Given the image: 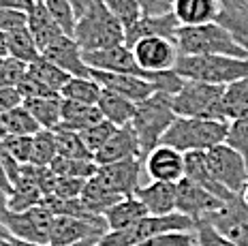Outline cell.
Segmentation results:
<instances>
[{"label": "cell", "mask_w": 248, "mask_h": 246, "mask_svg": "<svg viewBox=\"0 0 248 246\" xmlns=\"http://www.w3.org/2000/svg\"><path fill=\"white\" fill-rule=\"evenodd\" d=\"M73 39L86 52H99L122 45L126 39V30L116 19L103 0H92L90 7L77 17Z\"/></svg>", "instance_id": "6da1fadb"}, {"label": "cell", "mask_w": 248, "mask_h": 246, "mask_svg": "<svg viewBox=\"0 0 248 246\" xmlns=\"http://www.w3.org/2000/svg\"><path fill=\"white\" fill-rule=\"evenodd\" d=\"M175 45L184 56H233L248 58V52L240 45L229 28L218 22L203 26H180L175 32Z\"/></svg>", "instance_id": "7a4b0ae2"}, {"label": "cell", "mask_w": 248, "mask_h": 246, "mask_svg": "<svg viewBox=\"0 0 248 246\" xmlns=\"http://www.w3.org/2000/svg\"><path fill=\"white\" fill-rule=\"evenodd\" d=\"M178 114L173 111V96L165 94V92H154L146 101L137 103L135 118H133L131 126L135 131L139 146H141L143 161L156 146H161L165 133L175 122Z\"/></svg>", "instance_id": "3957f363"}, {"label": "cell", "mask_w": 248, "mask_h": 246, "mask_svg": "<svg viewBox=\"0 0 248 246\" xmlns=\"http://www.w3.org/2000/svg\"><path fill=\"white\" fill-rule=\"evenodd\" d=\"M175 73L184 79L205 81L214 86H229L248 77V58L233 56H178Z\"/></svg>", "instance_id": "277c9868"}, {"label": "cell", "mask_w": 248, "mask_h": 246, "mask_svg": "<svg viewBox=\"0 0 248 246\" xmlns=\"http://www.w3.org/2000/svg\"><path fill=\"white\" fill-rule=\"evenodd\" d=\"M229 122L220 120H205V118H182L178 116L175 122L169 126V131L163 137V146H171L186 152H208L212 148L225 143Z\"/></svg>", "instance_id": "5b68a950"}, {"label": "cell", "mask_w": 248, "mask_h": 246, "mask_svg": "<svg viewBox=\"0 0 248 246\" xmlns=\"http://www.w3.org/2000/svg\"><path fill=\"white\" fill-rule=\"evenodd\" d=\"M171 231H195V220L182 212L165 214V216H146L139 223L131 225L120 231H107L103 238L94 242V246H137L146 242L148 238H154L158 233Z\"/></svg>", "instance_id": "8992f818"}, {"label": "cell", "mask_w": 248, "mask_h": 246, "mask_svg": "<svg viewBox=\"0 0 248 246\" xmlns=\"http://www.w3.org/2000/svg\"><path fill=\"white\" fill-rule=\"evenodd\" d=\"M227 86L186 79L182 90L173 96V111L182 118H205L227 122L223 109V94Z\"/></svg>", "instance_id": "52a82bcc"}, {"label": "cell", "mask_w": 248, "mask_h": 246, "mask_svg": "<svg viewBox=\"0 0 248 246\" xmlns=\"http://www.w3.org/2000/svg\"><path fill=\"white\" fill-rule=\"evenodd\" d=\"M54 216L56 214L45 206H34L30 210H24V212H9L0 223L17 240H24V242H30V244L49 246Z\"/></svg>", "instance_id": "ba28073f"}, {"label": "cell", "mask_w": 248, "mask_h": 246, "mask_svg": "<svg viewBox=\"0 0 248 246\" xmlns=\"http://www.w3.org/2000/svg\"><path fill=\"white\" fill-rule=\"evenodd\" d=\"M205 154H208V165L216 182H220L227 191L235 195L244 191L248 182V161L240 152H235L227 143H220V146L208 150Z\"/></svg>", "instance_id": "9c48e42d"}, {"label": "cell", "mask_w": 248, "mask_h": 246, "mask_svg": "<svg viewBox=\"0 0 248 246\" xmlns=\"http://www.w3.org/2000/svg\"><path fill=\"white\" fill-rule=\"evenodd\" d=\"M109 229L103 216L79 218V216H54L49 246H77L103 238Z\"/></svg>", "instance_id": "30bf717a"}, {"label": "cell", "mask_w": 248, "mask_h": 246, "mask_svg": "<svg viewBox=\"0 0 248 246\" xmlns=\"http://www.w3.org/2000/svg\"><path fill=\"white\" fill-rule=\"evenodd\" d=\"M205 223H210L235 246H248V203L242 199V195L227 199L225 206L218 212L210 214Z\"/></svg>", "instance_id": "8fae6325"}, {"label": "cell", "mask_w": 248, "mask_h": 246, "mask_svg": "<svg viewBox=\"0 0 248 246\" xmlns=\"http://www.w3.org/2000/svg\"><path fill=\"white\" fill-rule=\"evenodd\" d=\"M175 206H178V212H182L193 218L195 223H199V220L208 218L210 214L218 212L225 206V201L220 197H216L214 193H210L208 188H203L201 184L188 180V178H182L175 184Z\"/></svg>", "instance_id": "7c38bea8"}, {"label": "cell", "mask_w": 248, "mask_h": 246, "mask_svg": "<svg viewBox=\"0 0 248 246\" xmlns=\"http://www.w3.org/2000/svg\"><path fill=\"white\" fill-rule=\"evenodd\" d=\"M84 60L90 69L94 71H109V73H124V75H137V77L150 81L152 71H143L137 64L135 54L126 43L116 45L109 49H99V52H86Z\"/></svg>", "instance_id": "4fadbf2b"}, {"label": "cell", "mask_w": 248, "mask_h": 246, "mask_svg": "<svg viewBox=\"0 0 248 246\" xmlns=\"http://www.w3.org/2000/svg\"><path fill=\"white\" fill-rule=\"evenodd\" d=\"M141 165L143 158H126V161L109 163V165H99V171H96L94 178L113 195L131 197L139 188Z\"/></svg>", "instance_id": "5bb4252c"}, {"label": "cell", "mask_w": 248, "mask_h": 246, "mask_svg": "<svg viewBox=\"0 0 248 246\" xmlns=\"http://www.w3.org/2000/svg\"><path fill=\"white\" fill-rule=\"evenodd\" d=\"M133 54H135L137 64L143 71H167L173 69L178 62L180 49L173 39L163 37H150L133 45Z\"/></svg>", "instance_id": "9a60e30c"}, {"label": "cell", "mask_w": 248, "mask_h": 246, "mask_svg": "<svg viewBox=\"0 0 248 246\" xmlns=\"http://www.w3.org/2000/svg\"><path fill=\"white\" fill-rule=\"evenodd\" d=\"M152 182L178 184L184 178V154L171 146H156L143 161Z\"/></svg>", "instance_id": "2e32d148"}, {"label": "cell", "mask_w": 248, "mask_h": 246, "mask_svg": "<svg viewBox=\"0 0 248 246\" xmlns=\"http://www.w3.org/2000/svg\"><path fill=\"white\" fill-rule=\"evenodd\" d=\"M41 56L60 66L62 71H66L71 77H90V66L84 60V49L69 34H62L60 39H56Z\"/></svg>", "instance_id": "e0dca14e"}, {"label": "cell", "mask_w": 248, "mask_h": 246, "mask_svg": "<svg viewBox=\"0 0 248 246\" xmlns=\"http://www.w3.org/2000/svg\"><path fill=\"white\" fill-rule=\"evenodd\" d=\"M90 75L94 77L105 90H111L133 103H141L148 96L154 94V86L150 81L137 77V75H124V73H109V71H94L90 69Z\"/></svg>", "instance_id": "ac0fdd59"}, {"label": "cell", "mask_w": 248, "mask_h": 246, "mask_svg": "<svg viewBox=\"0 0 248 246\" xmlns=\"http://www.w3.org/2000/svg\"><path fill=\"white\" fill-rule=\"evenodd\" d=\"M182 24L178 22V17L171 13H165V15H141L133 26L126 28V39L124 43L128 47H133L135 43L150 37H163V39H173L178 28Z\"/></svg>", "instance_id": "d6986e66"}, {"label": "cell", "mask_w": 248, "mask_h": 246, "mask_svg": "<svg viewBox=\"0 0 248 246\" xmlns=\"http://www.w3.org/2000/svg\"><path fill=\"white\" fill-rule=\"evenodd\" d=\"M126 158H143L141 146H139V139L131 124L116 129L111 139L94 154V163L96 165H109V163L126 161Z\"/></svg>", "instance_id": "ffe728a7"}, {"label": "cell", "mask_w": 248, "mask_h": 246, "mask_svg": "<svg viewBox=\"0 0 248 246\" xmlns=\"http://www.w3.org/2000/svg\"><path fill=\"white\" fill-rule=\"evenodd\" d=\"M220 0H175L173 15L182 26H203L210 22H218L223 15Z\"/></svg>", "instance_id": "44dd1931"}, {"label": "cell", "mask_w": 248, "mask_h": 246, "mask_svg": "<svg viewBox=\"0 0 248 246\" xmlns=\"http://www.w3.org/2000/svg\"><path fill=\"white\" fill-rule=\"evenodd\" d=\"M28 30L34 37V43H37L41 54H43L56 39H60L62 34H66L43 2H37L28 11Z\"/></svg>", "instance_id": "7402d4cb"}, {"label": "cell", "mask_w": 248, "mask_h": 246, "mask_svg": "<svg viewBox=\"0 0 248 246\" xmlns=\"http://www.w3.org/2000/svg\"><path fill=\"white\" fill-rule=\"evenodd\" d=\"M135 197L141 199V203L152 216H165V214L178 212L175 184L171 182H150L146 186H139Z\"/></svg>", "instance_id": "603a6c76"}, {"label": "cell", "mask_w": 248, "mask_h": 246, "mask_svg": "<svg viewBox=\"0 0 248 246\" xmlns=\"http://www.w3.org/2000/svg\"><path fill=\"white\" fill-rule=\"evenodd\" d=\"M146 216H150V212L141 203V199H137L135 195H131V197H122L116 206H111L103 218H105L109 231H120V229L131 227V225L139 223V220L146 218Z\"/></svg>", "instance_id": "cb8c5ba5"}, {"label": "cell", "mask_w": 248, "mask_h": 246, "mask_svg": "<svg viewBox=\"0 0 248 246\" xmlns=\"http://www.w3.org/2000/svg\"><path fill=\"white\" fill-rule=\"evenodd\" d=\"M101 120H105L101 114V109L96 105H86L77 103V101L62 99V129H69L75 133H84L90 126L99 124Z\"/></svg>", "instance_id": "d4e9b609"}, {"label": "cell", "mask_w": 248, "mask_h": 246, "mask_svg": "<svg viewBox=\"0 0 248 246\" xmlns=\"http://www.w3.org/2000/svg\"><path fill=\"white\" fill-rule=\"evenodd\" d=\"M96 107L101 109V114H103V118H105L107 122H111V124H116L118 129H120V126H126V124H131L133 122L137 103H133V101L124 99V96L116 94V92L103 88L101 99H99V103H96Z\"/></svg>", "instance_id": "484cf974"}, {"label": "cell", "mask_w": 248, "mask_h": 246, "mask_svg": "<svg viewBox=\"0 0 248 246\" xmlns=\"http://www.w3.org/2000/svg\"><path fill=\"white\" fill-rule=\"evenodd\" d=\"M24 107L32 114V118L39 122L41 129L54 131L62 122V96H41V99H26Z\"/></svg>", "instance_id": "4316f807"}, {"label": "cell", "mask_w": 248, "mask_h": 246, "mask_svg": "<svg viewBox=\"0 0 248 246\" xmlns=\"http://www.w3.org/2000/svg\"><path fill=\"white\" fill-rule=\"evenodd\" d=\"M223 7L218 24L229 28L231 34L248 52V0H227Z\"/></svg>", "instance_id": "83f0119b"}, {"label": "cell", "mask_w": 248, "mask_h": 246, "mask_svg": "<svg viewBox=\"0 0 248 246\" xmlns=\"http://www.w3.org/2000/svg\"><path fill=\"white\" fill-rule=\"evenodd\" d=\"M81 203L90 214L94 216H105V212L111 206H116L120 201V195H113L111 191H107L103 184L96 180V178H90L84 186V193H81Z\"/></svg>", "instance_id": "f1b7e54d"}, {"label": "cell", "mask_w": 248, "mask_h": 246, "mask_svg": "<svg viewBox=\"0 0 248 246\" xmlns=\"http://www.w3.org/2000/svg\"><path fill=\"white\" fill-rule=\"evenodd\" d=\"M41 131L39 122L32 118L24 105H19L17 109L9 111V114L0 116V135L4 137H19V135H37Z\"/></svg>", "instance_id": "f546056e"}, {"label": "cell", "mask_w": 248, "mask_h": 246, "mask_svg": "<svg viewBox=\"0 0 248 246\" xmlns=\"http://www.w3.org/2000/svg\"><path fill=\"white\" fill-rule=\"evenodd\" d=\"M103 86L94 77H71L69 84L62 88L60 96L69 101H77V103H86V105H96L101 99Z\"/></svg>", "instance_id": "4dcf8cb0"}, {"label": "cell", "mask_w": 248, "mask_h": 246, "mask_svg": "<svg viewBox=\"0 0 248 246\" xmlns=\"http://www.w3.org/2000/svg\"><path fill=\"white\" fill-rule=\"evenodd\" d=\"M223 109L227 122L237 120L242 116H248V77L233 81L225 88L223 94Z\"/></svg>", "instance_id": "1f68e13d"}, {"label": "cell", "mask_w": 248, "mask_h": 246, "mask_svg": "<svg viewBox=\"0 0 248 246\" xmlns=\"http://www.w3.org/2000/svg\"><path fill=\"white\" fill-rule=\"evenodd\" d=\"M28 73L34 75L39 81H43V84L47 86L51 92H56V94H60L62 88H64L71 79V75L66 73V71H62L60 66L49 62V60L43 58V56H41L39 60H34L32 64H28Z\"/></svg>", "instance_id": "d6a6232c"}, {"label": "cell", "mask_w": 248, "mask_h": 246, "mask_svg": "<svg viewBox=\"0 0 248 246\" xmlns=\"http://www.w3.org/2000/svg\"><path fill=\"white\" fill-rule=\"evenodd\" d=\"M49 169L60 178H81V180H90L96 176L99 165L92 158H66L58 156L49 165Z\"/></svg>", "instance_id": "836d02e7"}, {"label": "cell", "mask_w": 248, "mask_h": 246, "mask_svg": "<svg viewBox=\"0 0 248 246\" xmlns=\"http://www.w3.org/2000/svg\"><path fill=\"white\" fill-rule=\"evenodd\" d=\"M9 56L22 60L26 64H32L34 60L41 58V52L37 43H34V37L30 34L28 26L15 30V32H9Z\"/></svg>", "instance_id": "e575fe53"}, {"label": "cell", "mask_w": 248, "mask_h": 246, "mask_svg": "<svg viewBox=\"0 0 248 246\" xmlns=\"http://www.w3.org/2000/svg\"><path fill=\"white\" fill-rule=\"evenodd\" d=\"M56 133V143H58V156H66V158H92L90 150L86 148L84 139H81V133L69 131V129H54Z\"/></svg>", "instance_id": "d590c367"}, {"label": "cell", "mask_w": 248, "mask_h": 246, "mask_svg": "<svg viewBox=\"0 0 248 246\" xmlns=\"http://www.w3.org/2000/svg\"><path fill=\"white\" fill-rule=\"evenodd\" d=\"M58 158V143H56V133L41 129L34 135V150H32V165L49 167Z\"/></svg>", "instance_id": "8d00e7d4"}, {"label": "cell", "mask_w": 248, "mask_h": 246, "mask_svg": "<svg viewBox=\"0 0 248 246\" xmlns=\"http://www.w3.org/2000/svg\"><path fill=\"white\" fill-rule=\"evenodd\" d=\"M0 148L7 152L13 161L19 165L32 163V150H34V135H19V137H4L0 139Z\"/></svg>", "instance_id": "74e56055"}, {"label": "cell", "mask_w": 248, "mask_h": 246, "mask_svg": "<svg viewBox=\"0 0 248 246\" xmlns=\"http://www.w3.org/2000/svg\"><path fill=\"white\" fill-rule=\"evenodd\" d=\"M116 129H118L116 124H111V122H107V120H101L99 124L90 126V129H86L84 133H81V139H84L86 148L90 150L92 156H94L96 152L111 139V135L116 133Z\"/></svg>", "instance_id": "f35d334b"}, {"label": "cell", "mask_w": 248, "mask_h": 246, "mask_svg": "<svg viewBox=\"0 0 248 246\" xmlns=\"http://www.w3.org/2000/svg\"><path fill=\"white\" fill-rule=\"evenodd\" d=\"M103 2H105V7L116 15V19L124 26V30L128 26H133V24L143 15L137 0H103Z\"/></svg>", "instance_id": "ab89813d"}, {"label": "cell", "mask_w": 248, "mask_h": 246, "mask_svg": "<svg viewBox=\"0 0 248 246\" xmlns=\"http://www.w3.org/2000/svg\"><path fill=\"white\" fill-rule=\"evenodd\" d=\"M225 143L229 148H233L235 152H240L248 161V116H242V118H237V120L229 122Z\"/></svg>", "instance_id": "60d3db41"}, {"label": "cell", "mask_w": 248, "mask_h": 246, "mask_svg": "<svg viewBox=\"0 0 248 246\" xmlns=\"http://www.w3.org/2000/svg\"><path fill=\"white\" fill-rule=\"evenodd\" d=\"M28 73V64L17 58H4V64L0 69V88H17L19 81Z\"/></svg>", "instance_id": "b9f144b4"}, {"label": "cell", "mask_w": 248, "mask_h": 246, "mask_svg": "<svg viewBox=\"0 0 248 246\" xmlns=\"http://www.w3.org/2000/svg\"><path fill=\"white\" fill-rule=\"evenodd\" d=\"M137 246H197V235H195V231L158 233V235L148 238L146 242H141Z\"/></svg>", "instance_id": "7bdbcfd3"}, {"label": "cell", "mask_w": 248, "mask_h": 246, "mask_svg": "<svg viewBox=\"0 0 248 246\" xmlns=\"http://www.w3.org/2000/svg\"><path fill=\"white\" fill-rule=\"evenodd\" d=\"M88 180H81V178H60L56 176V184L51 195H56L58 199H79L81 193H84Z\"/></svg>", "instance_id": "ee69618b"}, {"label": "cell", "mask_w": 248, "mask_h": 246, "mask_svg": "<svg viewBox=\"0 0 248 246\" xmlns=\"http://www.w3.org/2000/svg\"><path fill=\"white\" fill-rule=\"evenodd\" d=\"M195 235H197V246H235L205 220L195 223Z\"/></svg>", "instance_id": "f6af8a7d"}, {"label": "cell", "mask_w": 248, "mask_h": 246, "mask_svg": "<svg viewBox=\"0 0 248 246\" xmlns=\"http://www.w3.org/2000/svg\"><path fill=\"white\" fill-rule=\"evenodd\" d=\"M17 90L22 92L24 101L26 99H41V96H54L56 94V92H51L43 81H39L34 75H30V73H26V77L19 81Z\"/></svg>", "instance_id": "bcb514c9"}, {"label": "cell", "mask_w": 248, "mask_h": 246, "mask_svg": "<svg viewBox=\"0 0 248 246\" xmlns=\"http://www.w3.org/2000/svg\"><path fill=\"white\" fill-rule=\"evenodd\" d=\"M28 26V13L17 9H0V30L2 32H15V30Z\"/></svg>", "instance_id": "7dc6e473"}, {"label": "cell", "mask_w": 248, "mask_h": 246, "mask_svg": "<svg viewBox=\"0 0 248 246\" xmlns=\"http://www.w3.org/2000/svg\"><path fill=\"white\" fill-rule=\"evenodd\" d=\"M24 105V96L17 88H0V116Z\"/></svg>", "instance_id": "c3c4849f"}, {"label": "cell", "mask_w": 248, "mask_h": 246, "mask_svg": "<svg viewBox=\"0 0 248 246\" xmlns=\"http://www.w3.org/2000/svg\"><path fill=\"white\" fill-rule=\"evenodd\" d=\"M34 0H0V9H17V11H26L34 7Z\"/></svg>", "instance_id": "681fc988"}, {"label": "cell", "mask_w": 248, "mask_h": 246, "mask_svg": "<svg viewBox=\"0 0 248 246\" xmlns=\"http://www.w3.org/2000/svg\"><path fill=\"white\" fill-rule=\"evenodd\" d=\"M9 212H11L9 210V191L4 186H0V220L7 216Z\"/></svg>", "instance_id": "f907efd6"}, {"label": "cell", "mask_w": 248, "mask_h": 246, "mask_svg": "<svg viewBox=\"0 0 248 246\" xmlns=\"http://www.w3.org/2000/svg\"><path fill=\"white\" fill-rule=\"evenodd\" d=\"M69 2L73 4V9H75V15H77V17H79V15L84 13L88 7H90V2H92V0H69Z\"/></svg>", "instance_id": "816d5d0a"}, {"label": "cell", "mask_w": 248, "mask_h": 246, "mask_svg": "<svg viewBox=\"0 0 248 246\" xmlns=\"http://www.w3.org/2000/svg\"><path fill=\"white\" fill-rule=\"evenodd\" d=\"M0 56L9 58V34L0 30Z\"/></svg>", "instance_id": "f5cc1de1"}, {"label": "cell", "mask_w": 248, "mask_h": 246, "mask_svg": "<svg viewBox=\"0 0 248 246\" xmlns=\"http://www.w3.org/2000/svg\"><path fill=\"white\" fill-rule=\"evenodd\" d=\"M240 195H242V199H244V201L248 203V182H246V186H244V191H242Z\"/></svg>", "instance_id": "db71d44e"}, {"label": "cell", "mask_w": 248, "mask_h": 246, "mask_svg": "<svg viewBox=\"0 0 248 246\" xmlns=\"http://www.w3.org/2000/svg\"><path fill=\"white\" fill-rule=\"evenodd\" d=\"M2 64H4V58H2V56H0V69H2Z\"/></svg>", "instance_id": "11a10c76"}, {"label": "cell", "mask_w": 248, "mask_h": 246, "mask_svg": "<svg viewBox=\"0 0 248 246\" xmlns=\"http://www.w3.org/2000/svg\"><path fill=\"white\" fill-rule=\"evenodd\" d=\"M34 2H43V0H34Z\"/></svg>", "instance_id": "9f6ffc18"}]
</instances>
